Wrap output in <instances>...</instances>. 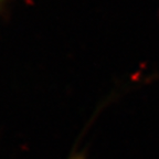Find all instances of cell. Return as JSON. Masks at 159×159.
Segmentation results:
<instances>
[{"instance_id": "cell-1", "label": "cell", "mask_w": 159, "mask_h": 159, "mask_svg": "<svg viewBox=\"0 0 159 159\" xmlns=\"http://www.w3.org/2000/svg\"><path fill=\"white\" fill-rule=\"evenodd\" d=\"M69 159H85L84 158V155L81 154V152H74V154L71 155Z\"/></svg>"}, {"instance_id": "cell-2", "label": "cell", "mask_w": 159, "mask_h": 159, "mask_svg": "<svg viewBox=\"0 0 159 159\" xmlns=\"http://www.w3.org/2000/svg\"><path fill=\"white\" fill-rule=\"evenodd\" d=\"M8 1H9V0H0V9H1L2 7H5L6 3H7Z\"/></svg>"}]
</instances>
